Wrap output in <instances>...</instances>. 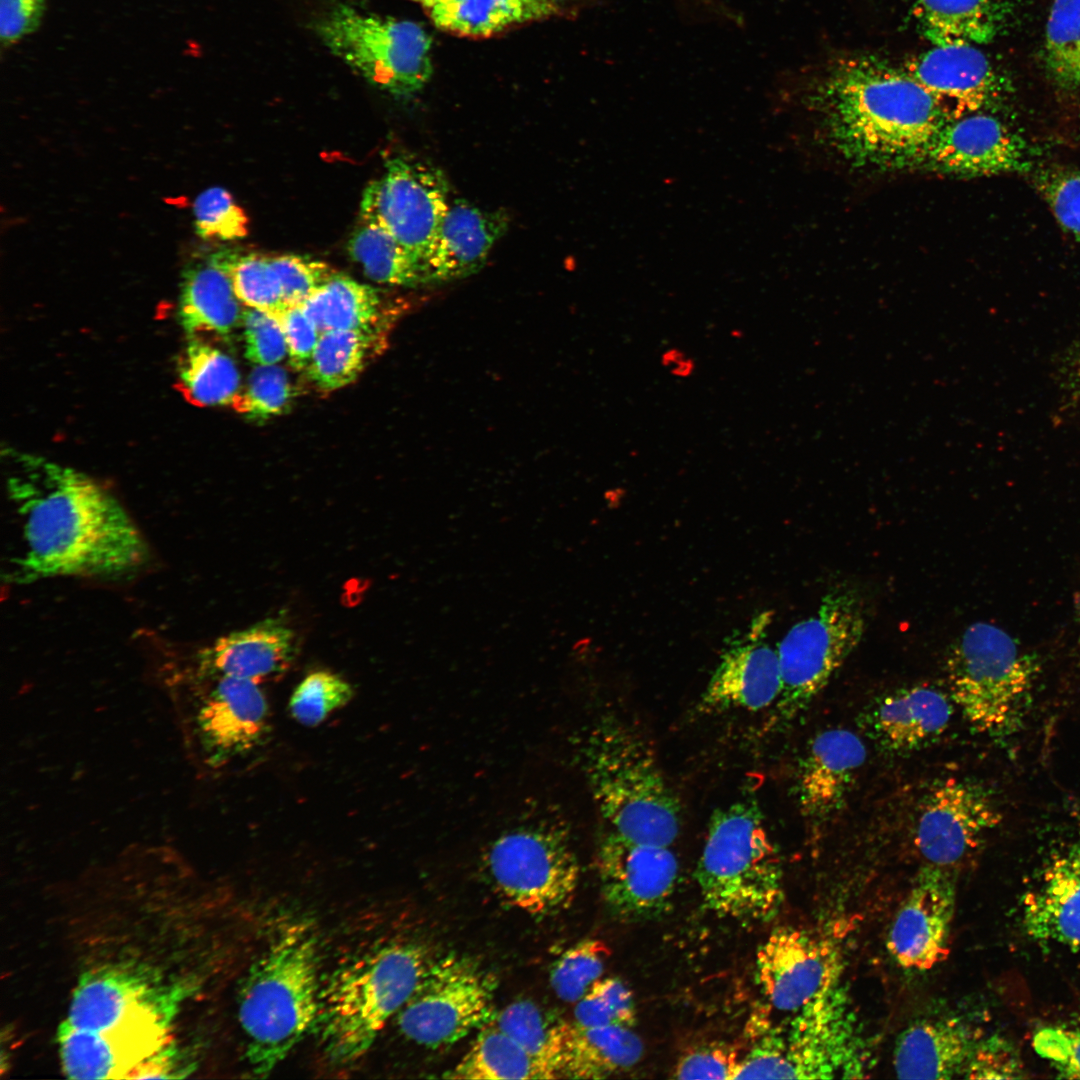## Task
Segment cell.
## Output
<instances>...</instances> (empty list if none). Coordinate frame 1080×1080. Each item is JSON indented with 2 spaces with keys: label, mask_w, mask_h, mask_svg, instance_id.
Segmentation results:
<instances>
[{
  "label": "cell",
  "mask_w": 1080,
  "mask_h": 1080,
  "mask_svg": "<svg viewBox=\"0 0 1080 1080\" xmlns=\"http://www.w3.org/2000/svg\"><path fill=\"white\" fill-rule=\"evenodd\" d=\"M4 457L18 535L8 561L10 583L121 576L146 562L142 532L96 480L42 456L8 449Z\"/></svg>",
  "instance_id": "cell-1"
},
{
  "label": "cell",
  "mask_w": 1080,
  "mask_h": 1080,
  "mask_svg": "<svg viewBox=\"0 0 1080 1080\" xmlns=\"http://www.w3.org/2000/svg\"><path fill=\"white\" fill-rule=\"evenodd\" d=\"M820 104L830 144L856 166H918L949 121L908 73L868 59L838 66L821 89Z\"/></svg>",
  "instance_id": "cell-2"
},
{
  "label": "cell",
  "mask_w": 1080,
  "mask_h": 1080,
  "mask_svg": "<svg viewBox=\"0 0 1080 1080\" xmlns=\"http://www.w3.org/2000/svg\"><path fill=\"white\" fill-rule=\"evenodd\" d=\"M317 944L293 925L280 932L245 975L238 1019L252 1073L266 1076L315 1025L320 1002Z\"/></svg>",
  "instance_id": "cell-3"
},
{
  "label": "cell",
  "mask_w": 1080,
  "mask_h": 1080,
  "mask_svg": "<svg viewBox=\"0 0 1080 1080\" xmlns=\"http://www.w3.org/2000/svg\"><path fill=\"white\" fill-rule=\"evenodd\" d=\"M583 768L608 830L632 841L670 846L681 806L647 739L632 724L605 716L582 746Z\"/></svg>",
  "instance_id": "cell-4"
},
{
  "label": "cell",
  "mask_w": 1080,
  "mask_h": 1080,
  "mask_svg": "<svg viewBox=\"0 0 1080 1080\" xmlns=\"http://www.w3.org/2000/svg\"><path fill=\"white\" fill-rule=\"evenodd\" d=\"M429 963L419 946L397 943L337 969L321 988L315 1022L329 1059L348 1063L367 1053L412 996Z\"/></svg>",
  "instance_id": "cell-5"
},
{
  "label": "cell",
  "mask_w": 1080,
  "mask_h": 1080,
  "mask_svg": "<svg viewBox=\"0 0 1080 1080\" xmlns=\"http://www.w3.org/2000/svg\"><path fill=\"white\" fill-rule=\"evenodd\" d=\"M695 872L705 907L719 917L761 923L782 905L779 856L751 800L713 813Z\"/></svg>",
  "instance_id": "cell-6"
},
{
  "label": "cell",
  "mask_w": 1080,
  "mask_h": 1080,
  "mask_svg": "<svg viewBox=\"0 0 1080 1080\" xmlns=\"http://www.w3.org/2000/svg\"><path fill=\"white\" fill-rule=\"evenodd\" d=\"M945 668L950 697L977 732L1007 736L1022 727L1040 664L1013 636L973 623L948 647Z\"/></svg>",
  "instance_id": "cell-7"
},
{
  "label": "cell",
  "mask_w": 1080,
  "mask_h": 1080,
  "mask_svg": "<svg viewBox=\"0 0 1080 1080\" xmlns=\"http://www.w3.org/2000/svg\"><path fill=\"white\" fill-rule=\"evenodd\" d=\"M311 24L333 55L394 96L414 95L431 78L432 39L414 21L379 15L337 0L324 6Z\"/></svg>",
  "instance_id": "cell-8"
},
{
  "label": "cell",
  "mask_w": 1080,
  "mask_h": 1080,
  "mask_svg": "<svg viewBox=\"0 0 1080 1080\" xmlns=\"http://www.w3.org/2000/svg\"><path fill=\"white\" fill-rule=\"evenodd\" d=\"M166 682L183 735L210 765L250 751L268 730V702L253 681L174 664Z\"/></svg>",
  "instance_id": "cell-9"
},
{
  "label": "cell",
  "mask_w": 1080,
  "mask_h": 1080,
  "mask_svg": "<svg viewBox=\"0 0 1080 1080\" xmlns=\"http://www.w3.org/2000/svg\"><path fill=\"white\" fill-rule=\"evenodd\" d=\"M858 593L836 586L824 595L816 614L793 625L776 650L781 692L774 704V724L800 715L859 645L865 630Z\"/></svg>",
  "instance_id": "cell-10"
},
{
  "label": "cell",
  "mask_w": 1080,
  "mask_h": 1080,
  "mask_svg": "<svg viewBox=\"0 0 1080 1080\" xmlns=\"http://www.w3.org/2000/svg\"><path fill=\"white\" fill-rule=\"evenodd\" d=\"M483 867L502 901L535 917L568 908L580 878L567 834L543 822L499 835L486 850Z\"/></svg>",
  "instance_id": "cell-11"
},
{
  "label": "cell",
  "mask_w": 1080,
  "mask_h": 1080,
  "mask_svg": "<svg viewBox=\"0 0 1080 1080\" xmlns=\"http://www.w3.org/2000/svg\"><path fill=\"white\" fill-rule=\"evenodd\" d=\"M495 978L469 957L447 954L430 962L396 1015L399 1031L430 1049L453 1045L489 1024Z\"/></svg>",
  "instance_id": "cell-12"
},
{
  "label": "cell",
  "mask_w": 1080,
  "mask_h": 1080,
  "mask_svg": "<svg viewBox=\"0 0 1080 1080\" xmlns=\"http://www.w3.org/2000/svg\"><path fill=\"white\" fill-rule=\"evenodd\" d=\"M177 993L142 968H94L80 977L62 1023L102 1036L170 1025Z\"/></svg>",
  "instance_id": "cell-13"
},
{
  "label": "cell",
  "mask_w": 1080,
  "mask_h": 1080,
  "mask_svg": "<svg viewBox=\"0 0 1080 1080\" xmlns=\"http://www.w3.org/2000/svg\"><path fill=\"white\" fill-rule=\"evenodd\" d=\"M449 203L448 182L440 169L397 156L366 187L360 214L363 222L383 228L423 262Z\"/></svg>",
  "instance_id": "cell-14"
},
{
  "label": "cell",
  "mask_w": 1080,
  "mask_h": 1080,
  "mask_svg": "<svg viewBox=\"0 0 1080 1080\" xmlns=\"http://www.w3.org/2000/svg\"><path fill=\"white\" fill-rule=\"evenodd\" d=\"M669 847L632 841L611 830L602 837L597 852L601 892L617 917L639 921L668 910L679 876Z\"/></svg>",
  "instance_id": "cell-15"
},
{
  "label": "cell",
  "mask_w": 1080,
  "mask_h": 1080,
  "mask_svg": "<svg viewBox=\"0 0 1080 1080\" xmlns=\"http://www.w3.org/2000/svg\"><path fill=\"white\" fill-rule=\"evenodd\" d=\"M840 992L836 986L806 1004L782 1032L794 1079L857 1077L863 1071L860 1032Z\"/></svg>",
  "instance_id": "cell-16"
},
{
  "label": "cell",
  "mask_w": 1080,
  "mask_h": 1080,
  "mask_svg": "<svg viewBox=\"0 0 1080 1080\" xmlns=\"http://www.w3.org/2000/svg\"><path fill=\"white\" fill-rule=\"evenodd\" d=\"M1000 820L995 800L982 785L949 778L925 797L914 843L929 864L950 869L975 852Z\"/></svg>",
  "instance_id": "cell-17"
},
{
  "label": "cell",
  "mask_w": 1080,
  "mask_h": 1080,
  "mask_svg": "<svg viewBox=\"0 0 1080 1080\" xmlns=\"http://www.w3.org/2000/svg\"><path fill=\"white\" fill-rule=\"evenodd\" d=\"M755 964L766 999L792 1012L836 987L841 970L829 941L793 927L775 929L759 947Z\"/></svg>",
  "instance_id": "cell-18"
},
{
  "label": "cell",
  "mask_w": 1080,
  "mask_h": 1080,
  "mask_svg": "<svg viewBox=\"0 0 1080 1080\" xmlns=\"http://www.w3.org/2000/svg\"><path fill=\"white\" fill-rule=\"evenodd\" d=\"M955 896L949 868L928 863L920 869L888 934V950L899 966L922 972L947 958Z\"/></svg>",
  "instance_id": "cell-19"
},
{
  "label": "cell",
  "mask_w": 1080,
  "mask_h": 1080,
  "mask_svg": "<svg viewBox=\"0 0 1080 1080\" xmlns=\"http://www.w3.org/2000/svg\"><path fill=\"white\" fill-rule=\"evenodd\" d=\"M918 166L951 176H992L1026 169L1028 157L1022 139L980 111L947 121Z\"/></svg>",
  "instance_id": "cell-20"
},
{
  "label": "cell",
  "mask_w": 1080,
  "mask_h": 1080,
  "mask_svg": "<svg viewBox=\"0 0 1080 1080\" xmlns=\"http://www.w3.org/2000/svg\"><path fill=\"white\" fill-rule=\"evenodd\" d=\"M767 621L761 615L724 650L699 699L698 712L759 711L776 703L781 674L777 650L762 637Z\"/></svg>",
  "instance_id": "cell-21"
},
{
  "label": "cell",
  "mask_w": 1080,
  "mask_h": 1080,
  "mask_svg": "<svg viewBox=\"0 0 1080 1080\" xmlns=\"http://www.w3.org/2000/svg\"><path fill=\"white\" fill-rule=\"evenodd\" d=\"M866 755L861 738L848 729H828L812 739L797 783L801 813L811 824H823L842 808Z\"/></svg>",
  "instance_id": "cell-22"
},
{
  "label": "cell",
  "mask_w": 1080,
  "mask_h": 1080,
  "mask_svg": "<svg viewBox=\"0 0 1080 1080\" xmlns=\"http://www.w3.org/2000/svg\"><path fill=\"white\" fill-rule=\"evenodd\" d=\"M905 72L932 95L948 120L983 111L996 90L990 62L974 44L934 46L909 62Z\"/></svg>",
  "instance_id": "cell-23"
},
{
  "label": "cell",
  "mask_w": 1080,
  "mask_h": 1080,
  "mask_svg": "<svg viewBox=\"0 0 1080 1080\" xmlns=\"http://www.w3.org/2000/svg\"><path fill=\"white\" fill-rule=\"evenodd\" d=\"M508 226L504 210L482 209L460 198L450 201L423 260L429 282L457 280L479 271Z\"/></svg>",
  "instance_id": "cell-24"
},
{
  "label": "cell",
  "mask_w": 1080,
  "mask_h": 1080,
  "mask_svg": "<svg viewBox=\"0 0 1080 1080\" xmlns=\"http://www.w3.org/2000/svg\"><path fill=\"white\" fill-rule=\"evenodd\" d=\"M952 703L951 697L935 687L910 686L880 698L862 721L883 750L907 753L933 742L946 730Z\"/></svg>",
  "instance_id": "cell-25"
},
{
  "label": "cell",
  "mask_w": 1080,
  "mask_h": 1080,
  "mask_svg": "<svg viewBox=\"0 0 1080 1080\" xmlns=\"http://www.w3.org/2000/svg\"><path fill=\"white\" fill-rule=\"evenodd\" d=\"M1022 912L1032 939L1080 951V841L1051 858Z\"/></svg>",
  "instance_id": "cell-26"
},
{
  "label": "cell",
  "mask_w": 1080,
  "mask_h": 1080,
  "mask_svg": "<svg viewBox=\"0 0 1080 1080\" xmlns=\"http://www.w3.org/2000/svg\"><path fill=\"white\" fill-rule=\"evenodd\" d=\"M296 652L294 631L279 617L218 638L201 650L194 665L205 672L262 684L280 677Z\"/></svg>",
  "instance_id": "cell-27"
},
{
  "label": "cell",
  "mask_w": 1080,
  "mask_h": 1080,
  "mask_svg": "<svg viewBox=\"0 0 1080 1080\" xmlns=\"http://www.w3.org/2000/svg\"><path fill=\"white\" fill-rule=\"evenodd\" d=\"M978 1039L958 1018L925 1019L897 1038L893 1066L903 1079H951L963 1074Z\"/></svg>",
  "instance_id": "cell-28"
},
{
  "label": "cell",
  "mask_w": 1080,
  "mask_h": 1080,
  "mask_svg": "<svg viewBox=\"0 0 1080 1080\" xmlns=\"http://www.w3.org/2000/svg\"><path fill=\"white\" fill-rule=\"evenodd\" d=\"M244 307L215 253L184 270L179 318L191 337L203 333L229 336L242 326Z\"/></svg>",
  "instance_id": "cell-29"
},
{
  "label": "cell",
  "mask_w": 1080,
  "mask_h": 1080,
  "mask_svg": "<svg viewBox=\"0 0 1080 1080\" xmlns=\"http://www.w3.org/2000/svg\"><path fill=\"white\" fill-rule=\"evenodd\" d=\"M642 1054V1041L630 1027L566 1023L558 1078H608L633 1067Z\"/></svg>",
  "instance_id": "cell-30"
},
{
  "label": "cell",
  "mask_w": 1080,
  "mask_h": 1080,
  "mask_svg": "<svg viewBox=\"0 0 1080 1080\" xmlns=\"http://www.w3.org/2000/svg\"><path fill=\"white\" fill-rule=\"evenodd\" d=\"M433 24L472 38L495 35L512 26L552 16L559 0H419Z\"/></svg>",
  "instance_id": "cell-31"
},
{
  "label": "cell",
  "mask_w": 1080,
  "mask_h": 1080,
  "mask_svg": "<svg viewBox=\"0 0 1080 1080\" xmlns=\"http://www.w3.org/2000/svg\"><path fill=\"white\" fill-rule=\"evenodd\" d=\"M320 332L385 329L393 321L378 292L369 285L336 273L299 305Z\"/></svg>",
  "instance_id": "cell-32"
},
{
  "label": "cell",
  "mask_w": 1080,
  "mask_h": 1080,
  "mask_svg": "<svg viewBox=\"0 0 1080 1080\" xmlns=\"http://www.w3.org/2000/svg\"><path fill=\"white\" fill-rule=\"evenodd\" d=\"M385 329H349L321 332L306 368L309 379L322 391H334L354 382L369 360L386 344Z\"/></svg>",
  "instance_id": "cell-33"
},
{
  "label": "cell",
  "mask_w": 1080,
  "mask_h": 1080,
  "mask_svg": "<svg viewBox=\"0 0 1080 1080\" xmlns=\"http://www.w3.org/2000/svg\"><path fill=\"white\" fill-rule=\"evenodd\" d=\"M178 378L186 398L197 406H232L241 391L235 362L197 336L179 360Z\"/></svg>",
  "instance_id": "cell-34"
},
{
  "label": "cell",
  "mask_w": 1080,
  "mask_h": 1080,
  "mask_svg": "<svg viewBox=\"0 0 1080 1080\" xmlns=\"http://www.w3.org/2000/svg\"><path fill=\"white\" fill-rule=\"evenodd\" d=\"M348 251L377 283L416 287L429 282L423 262L375 224L363 222L350 238Z\"/></svg>",
  "instance_id": "cell-35"
},
{
  "label": "cell",
  "mask_w": 1080,
  "mask_h": 1080,
  "mask_svg": "<svg viewBox=\"0 0 1080 1080\" xmlns=\"http://www.w3.org/2000/svg\"><path fill=\"white\" fill-rule=\"evenodd\" d=\"M516 1041L534 1060L544 1079L558 1078L566 1022L531 1000H517L495 1013L490 1022Z\"/></svg>",
  "instance_id": "cell-36"
},
{
  "label": "cell",
  "mask_w": 1080,
  "mask_h": 1080,
  "mask_svg": "<svg viewBox=\"0 0 1080 1080\" xmlns=\"http://www.w3.org/2000/svg\"><path fill=\"white\" fill-rule=\"evenodd\" d=\"M453 1079H544L530 1055L510 1036L489 1023L446 1075Z\"/></svg>",
  "instance_id": "cell-37"
},
{
  "label": "cell",
  "mask_w": 1080,
  "mask_h": 1080,
  "mask_svg": "<svg viewBox=\"0 0 1080 1080\" xmlns=\"http://www.w3.org/2000/svg\"><path fill=\"white\" fill-rule=\"evenodd\" d=\"M917 10L934 46L981 44L995 31L990 0H917Z\"/></svg>",
  "instance_id": "cell-38"
},
{
  "label": "cell",
  "mask_w": 1080,
  "mask_h": 1080,
  "mask_svg": "<svg viewBox=\"0 0 1080 1080\" xmlns=\"http://www.w3.org/2000/svg\"><path fill=\"white\" fill-rule=\"evenodd\" d=\"M239 301L249 308L280 314L287 307L272 256L221 250L215 253Z\"/></svg>",
  "instance_id": "cell-39"
},
{
  "label": "cell",
  "mask_w": 1080,
  "mask_h": 1080,
  "mask_svg": "<svg viewBox=\"0 0 1080 1080\" xmlns=\"http://www.w3.org/2000/svg\"><path fill=\"white\" fill-rule=\"evenodd\" d=\"M1044 58L1061 87H1080V0H1054L1046 24Z\"/></svg>",
  "instance_id": "cell-40"
},
{
  "label": "cell",
  "mask_w": 1080,
  "mask_h": 1080,
  "mask_svg": "<svg viewBox=\"0 0 1080 1080\" xmlns=\"http://www.w3.org/2000/svg\"><path fill=\"white\" fill-rule=\"evenodd\" d=\"M600 940L587 939L571 946L553 963L550 985L563 1001L577 1002L601 978L609 956Z\"/></svg>",
  "instance_id": "cell-41"
},
{
  "label": "cell",
  "mask_w": 1080,
  "mask_h": 1080,
  "mask_svg": "<svg viewBox=\"0 0 1080 1080\" xmlns=\"http://www.w3.org/2000/svg\"><path fill=\"white\" fill-rule=\"evenodd\" d=\"M353 697V688L338 674L319 670L309 673L289 700L291 716L301 725L315 727Z\"/></svg>",
  "instance_id": "cell-42"
},
{
  "label": "cell",
  "mask_w": 1080,
  "mask_h": 1080,
  "mask_svg": "<svg viewBox=\"0 0 1080 1080\" xmlns=\"http://www.w3.org/2000/svg\"><path fill=\"white\" fill-rule=\"evenodd\" d=\"M295 395L296 389L283 368L256 366L232 407L251 420L263 421L285 413Z\"/></svg>",
  "instance_id": "cell-43"
},
{
  "label": "cell",
  "mask_w": 1080,
  "mask_h": 1080,
  "mask_svg": "<svg viewBox=\"0 0 1080 1080\" xmlns=\"http://www.w3.org/2000/svg\"><path fill=\"white\" fill-rule=\"evenodd\" d=\"M631 991L616 978L598 979L576 1002L574 1023L581 1026H623L635 1023Z\"/></svg>",
  "instance_id": "cell-44"
},
{
  "label": "cell",
  "mask_w": 1080,
  "mask_h": 1080,
  "mask_svg": "<svg viewBox=\"0 0 1080 1080\" xmlns=\"http://www.w3.org/2000/svg\"><path fill=\"white\" fill-rule=\"evenodd\" d=\"M196 233L203 239L235 240L248 233V218L224 188L211 187L193 204Z\"/></svg>",
  "instance_id": "cell-45"
},
{
  "label": "cell",
  "mask_w": 1080,
  "mask_h": 1080,
  "mask_svg": "<svg viewBox=\"0 0 1080 1080\" xmlns=\"http://www.w3.org/2000/svg\"><path fill=\"white\" fill-rule=\"evenodd\" d=\"M1035 185L1058 223L1080 241V171L1048 168L1036 175Z\"/></svg>",
  "instance_id": "cell-46"
},
{
  "label": "cell",
  "mask_w": 1080,
  "mask_h": 1080,
  "mask_svg": "<svg viewBox=\"0 0 1080 1080\" xmlns=\"http://www.w3.org/2000/svg\"><path fill=\"white\" fill-rule=\"evenodd\" d=\"M242 327L245 356L256 366L277 365L287 355L284 332L277 315L244 307Z\"/></svg>",
  "instance_id": "cell-47"
},
{
  "label": "cell",
  "mask_w": 1080,
  "mask_h": 1080,
  "mask_svg": "<svg viewBox=\"0 0 1080 1080\" xmlns=\"http://www.w3.org/2000/svg\"><path fill=\"white\" fill-rule=\"evenodd\" d=\"M286 307L299 306L336 272L326 263L306 256H272Z\"/></svg>",
  "instance_id": "cell-48"
},
{
  "label": "cell",
  "mask_w": 1080,
  "mask_h": 1080,
  "mask_svg": "<svg viewBox=\"0 0 1080 1080\" xmlns=\"http://www.w3.org/2000/svg\"><path fill=\"white\" fill-rule=\"evenodd\" d=\"M970 1079L1023 1077V1065L1015 1047L1000 1036L978 1040L963 1071Z\"/></svg>",
  "instance_id": "cell-49"
},
{
  "label": "cell",
  "mask_w": 1080,
  "mask_h": 1080,
  "mask_svg": "<svg viewBox=\"0 0 1080 1080\" xmlns=\"http://www.w3.org/2000/svg\"><path fill=\"white\" fill-rule=\"evenodd\" d=\"M740 1060L723 1044H708L688 1052L674 1069L677 1079H735Z\"/></svg>",
  "instance_id": "cell-50"
},
{
  "label": "cell",
  "mask_w": 1080,
  "mask_h": 1080,
  "mask_svg": "<svg viewBox=\"0 0 1080 1080\" xmlns=\"http://www.w3.org/2000/svg\"><path fill=\"white\" fill-rule=\"evenodd\" d=\"M793 1078L786 1058L782 1032L771 1029L740 1060L735 1079Z\"/></svg>",
  "instance_id": "cell-51"
},
{
  "label": "cell",
  "mask_w": 1080,
  "mask_h": 1080,
  "mask_svg": "<svg viewBox=\"0 0 1080 1080\" xmlns=\"http://www.w3.org/2000/svg\"><path fill=\"white\" fill-rule=\"evenodd\" d=\"M1033 1047L1063 1077L1080 1079V1030L1042 1028L1034 1035Z\"/></svg>",
  "instance_id": "cell-52"
},
{
  "label": "cell",
  "mask_w": 1080,
  "mask_h": 1080,
  "mask_svg": "<svg viewBox=\"0 0 1080 1080\" xmlns=\"http://www.w3.org/2000/svg\"><path fill=\"white\" fill-rule=\"evenodd\" d=\"M286 340L290 365L306 370L317 346L320 330L300 306H292L277 315Z\"/></svg>",
  "instance_id": "cell-53"
},
{
  "label": "cell",
  "mask_w": 1080,
  "mask_h": 1080,
  "mask_svg": "<svg viewBox=\"0 0 1080 1080\" xmlns=\"http://www.w3.org/2000/svg\"><path fill=\"white\" fill-rule=\"evenodd\" d=\"M44 11V0H0L2 42L13 43L34 31Z\"/></svg>",
  "instance_id": "cell-54"
},
{
  "label": "cell",
  "mask_w": 1080,
  "mask_h": 1080,
  "mask_svg": "<svg viewBox=\"0 0 1080 1080\" xmlns=\"http://www.w3.org/2000/svg\"><path fill=\"white\" fill-rule=\"evenodd\" d=\"M1074 621L1076 626V639L1074 644V657L1078 668H1080V591L1074 598Z\"/></svg>",
  "instance_id": "cell-55"
},
{
  "label": "cell",
  "mask_w": 1080,
  "mask_h": 1080,
  "mask_svg": "<svg viewBox=\"0 0 1080 1080\" xmlns=\"http://www.w3.org/2000/svg\"><path fill=\"white\" fill-rule=\"evenodd\" d=\"M1070 383L1080 399V346L1074 353L1070 365Z\"/></svg>",
  "instance_id": "cell-56"
}]
</instances>
